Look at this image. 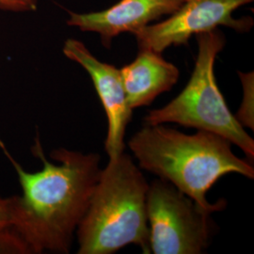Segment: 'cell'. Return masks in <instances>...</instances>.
<instances>
[{"mask_svg":"<svg viewBox=\"0 0 254 254\" xmlns=\"http://www.w3.org/2000/svg\"><path fill=\"white\" fill-rule=\"evenodd\" d=\"M0 148L17 173L22 194L13 196V231L29 254H67L84 218L100 177L101 156L60 148L46 158L40 137L31 152L43 168L28 173L9 154L0 139Z\"/></svg>","mask_w":254,"mask_h":254,"instance_id":"1","label":"cell"},{"mask_svg":"<svg viewBox=\"0 0 254 254\" xmlns=\"http://www.w3.org/2000/svg\"><path fill=\"white\" fill-rule=\"evenodd\" d=\"M128 146L141 169L171 183L211 214L226 207L223 199L211 203L206 194L218 179L238 173L254 179V166L232 151V142L198 130L188 135L163 125L145 126Z\"/></svg>","mask_w":254,"mask_h":254,"instance_id":"2","label":"cell"},{"mask_svg":"<svg viewBox=\"0 0 254 254\" xmlns=\"http://www.w3.org/2000/svg\"><path fill=\"white\" fill-rule=\"evenodd\" d=\"M148 190L149 184L130 155L123 153L109 159L76 230L77 254H115L132 244L150 254Z\"/></svg>","mask_w":254,"mask_h":254,"instance_id":"3","label":"cell"},{"mask_svg":"<svg viewBox=\"0 0 254 254\" xmlns=\"http://www.w3.org/2000/svg\"><path fill=\"white\" fill-rule=\"evenodd\" d=\"M198 54L185 89L163 108L151 110L145 126L175 123L223 136L239 147L249 160L254 157V140L231 112L215 76V62L226 44L218 28L196 36Z\"/></svg>","mask_w":254,"mask_h":254,"instance_id":"4","label":"cell"},{"mask_svg":"<svg viewBox=\"0 0 254 254\" xmlns=\"http://www.w3.org/2000/svg\"><path fill=\"white\" fill-rule=\"evenodd\" d=\"M210 216L171 183L152 182L147 193L150 254L204 253L214 229Z\"/></svg>","mask_w":254,"mask_h":254,"instance_id":"5","label":"cell"},{"mask_svg":"<svg viewBox=\"0 0 254 254\" xmlns=\"http://www.w3.org/2000/svg\"><path fill=\"white\" fill-rule=\"evenodd\" d=\"M254 0H185L179 9L160 23L151 24L133 33L138 49L162 53L171 46H188L190 39L228 27L248 32L254 26L251 17L234 18V11Z\"/></svg>","mask_w":254,"mask_h":254,"instance_id":"6","label":"cell"},{"mask_svg":"<svg viewBox=\"0 0 254 254\" xmlns=\"http://www.w3.org/2000/svg\"><path fill=\"white\" fill-rule=\"evenodd\" d=\"M63 51L66 58L79 64L89 73L109 123L105 150L109 159L118 157L125 153L127 127L133 116V109L127 104L120 69L99 61L76 39L66 40Z\"/></svg>","mask_w":254,"mask_h":254,"instance_id":"7","label":"cell"},{"mask_svg":"<svg viewBox=\"0 0 254 254\" xmlns=\"http://www.w3.org/2000/svg\"><path fill=\"white\" fill-rule=\"evenodd\" d=\"M185 0H120L107 9L76 13L69 12L67 25L79 28L83 32H94L101 38L106 48L112 40L122 33H134L152 22L170 16Z\"/></svg>","mask_w":254,"mask_h":254,"instance_id":"8","label":"cell"},{"mask_svg":"<svg viewBox=\"0 0 254 254\" xmlns=\"http://www.w3.org/2000/svg\"><path fill=\"white\" fill-rule=\"evenodd\" d=\"M120 72L131 109L151 105L158 95L171 91L180 75L174 64L149 49H139L136 59Z\"/></svg>","mask_w":254,"mask_h":254,"instance_id":"9","label":"cell"},{"mask_svg":"<svg viewBox=\"0 0 254 254\" xmlns=\"http://www.w3.org/2000/svg\"><path fill=\"white\" fill-rule=\"evenodd\" d=\"M13 196L0 198V254H29L12 226Z\"/></svg>","mask_w":254,"mask_h":254,"instance_id":"10","label":"cell"},{"mask_svg":"<svg viewBox=\"0 0 254 254\" xmlns=\"http://www.w3.org/2000/svg\"><path fill=\"white\" fill-rule=\"evenodd\" d=\"M243 87V101L236 116L239 124L254 130V73H240Z\"/></svg>","mask_w":254,"mask_h":254,"instance_id":"11","label":"cell"},{"mask_svg":"<svg viewBox=\"0 0 254 254\" xmlns=\"http://www.w3.org/2000/svg\"><path fill=\"white\" fill-rule=\"evenodd\" d=\"M39 0H0V9L10 12H29L38 8Z\"/></svg>","mask_w":254,"mask_h":254,"instance_id":"12","label":"cell"}]
</instances>
